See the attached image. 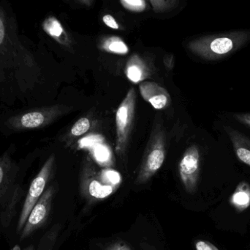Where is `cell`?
<instances>
[{
  "label": "cell",
  "instance_id": "obj_1",
  "mask_svg": "<svg viewBox=\"0 0 250 250\" xmlns=\"http://www.w3.org/2000/svg\"><path fill=\"white\" fill-rule=\"evenodd\" d=\"M41 76L38 59L21 40L13 8L8 1H0V103L32 104Z\"/></svg>",
  "mask_w": 250,
  "mask_h": 250
},
{
  "label": "cell",
  "instance_id": "obj_2",
  "mask_svg": "<svg viewBox=\"0 0 250 250\" xmlns=\"http://www.w3.org/2000/svg\"><path fill=\"white\" fill-rule=\"evenodd\" d=\"M62 106H45L17 110L0 116V132L6 136L43 129L64 113Z\"/></svg>",
  "mask_w": 250,
  "mask_h": 250
},
{
  "label": "cell",
  "instance_id": "obj_3",
  "mask_svg": "<svg viewBox=\"0 0 250 250\" xmlns=\"http://www.w3.org/2000/svg\"><path fill=\"white\" fill-rule=\"evenodd\" d=\"M55 161V156L54 154L50 156L31 183L18 221L16 230L18 233L21 232L31 211L45 192L54 172Z\"/></svg>",
  "mask_w": 250,
  "mask_h": 250
},
{
  "label": "cell",
  "instance_id": "obj_4",
  "mask_svg": "<svg viewBox=\"0 0 250 250\" xmlns=\"http://www.w3.org/2000/svg\"><path fill=\"white\" fill-rule=\"evenodd\" d=\"M166 159L164 135L160 129L153 132L138 175V183H145L161 168Z\"/></svg>",
  "mask_w": 250,
  "mask_h": 250
},
{
  "label": "cell",
  "instance_id": "obj_5",
  "mask_svg": "<svg viewBox=\"0 0 250 250\" xmlns=\"http://www.w3.org/2000/svg\"><path fill=\"white\" fill-rule=\"evenodd\" d=\"M135 105L136 92L134 88H130L126 97L119 107L116 114V151L117 154H123L127 145L135 117Z\"/></svg>",
  "mask_w": 250,
  "mask_h": 250
},
{
  "label": "cell",
  "instance_id": "obj_6",
  "mask_svg": "<svg viewBox=\"0 0 250 250\" xmlns=\"http://www.w3.org/2000/svg\"><path fill=\"white\" fill-rule=\"evenodd\" d=\"M54 194L55 189L54 186H49L48 189H45L26 220L20 233L21 241L28 239L46 223L51 212Z\"/></svg>",
  "mask_w": 250,
  "mask_h": 250
},
{
  "label": "cell",
  "instance_id": "obj_7",
  "mask_svg": "<svg viewBox=\"0 0 250 250\" xmlns=\"http://www.w3.org/2000/svg\"><path fill=\"white\" fill-rule=\"evenodd\" d=\"M199 152L192 146L185 151L180 164L179 175L185 189L189 193H194L198 186L199 177Z\"/></svg>",
  "mask_w": 250,
  "mask_h": 250
},
{
  "label": "cell",
  "instance_id": "obj_8",
  "mask_svg": "<svg viewBox=\"0 0 250 250\" xmlns=\"http://www.w3.org/2000/svg\"><path fill=\"white\" fill-rule=\"evenodd\" d=\"M13 148L10 146L5 152L0 154V200L8 192L19 170L17 163L12 157Z\"/></svg>",
  "mask_w": 250,
  "mask_h": 250
},
{
  "label": "cell",
  "instance_id": "obj_9",
  "mask_svg": "<svg viewBox=\"0 0 250 250\" xmlns=\"http://www.w3.org/2000/svg\"><path fill=\"white\" fill-rule=\"evenodd\" d=\"M139 90L141 96L156 110H161L170 104L171 98L167 91L155 82H141Z\"/></svg>",
  "mask_w": 250,
  "mask_h": 250
},
{
  "label": "cell",
  "instance_id": "obj_10",
  "mask_svg": "<svg viewBox=\"0 0 250 250\" xmlns=\"http://www.w3.org/2000/svg\"><path fill=\"white\" fill-rule=\"evenodd\" d=\"M42 31L60 45H68L70 41L61 22L54 17L48 16L41 24Z\"/></svg>",
  "mask_w": 250,
  "mask_h": 250
},
{
  "label": "cell",
  "instance_id": "obj_11",
  "mask_svg": "<svg viewBox=\"0 0 250 250\" xmlns=\"http://www.w3.org/2000/svg\"><path fill=\"white\" fill-rule=\"evenodd\" d=\"M125 73L129 81L138 83L148 77V68L138 54H134L126 63Z\"/></svg>",
  "mask_w": 250,
  "mask_h": 250
},
{
  "label": "cell",
  "instance_id": "obj_12",
  "mask_svg": "<svg viewBox=\"0 0 250 250\" xmlns=\"http://www.w3.org/2000/svg\"><path fill=\"white\" fill-rule=\"evenodd\" d=\"M232 204L238 211H243L250 205V187L246 182H242L238 186L232 197Z\"/></svg>",
  "mask_w": 250,
  "mask_h": 250
},
{
  "label": "cell",
  "instance_id": "obj_13",
  "mask_svg": "<svg viewBox=\"0 0 250 250\" xmlns=\"http://www.w3.org/2000/svg\"><path fill=\"white\" fill-rule=\"evenodd\" d=\"M101 49L111 54H125L129 52L127 45L119 37L112 36L105 38L101 42Z\"/></svg>",
  "mask_w": 250,
  "mask_h": 250
},
{
  "label": "cell",
  "instance_id": "obj_14",
  "mask_svg": "<svg viewBox=\"0 0 250 250\" xmlns=\"http://www.w3.org/2000/svg\"><path fill=\"white\" fill-rule=\"evenodd\" d=\"M113 186L109 185H103L100 182L93 180L89 185V192L94 198L103 199L107 198L113 193Z\"/></svg>",
  "mask_w": 250,
  "mask_h": 250
},
{
  "label": "cell",
  "instance_id": "obj_15",
  "mask_svg": "<svg viewBox=\"0 0 250 250\" xmlns=\"http://www.w3.org/2000/svg\"><path fill=\"white\" fill-rule=\"evenodd\" d=\"M233 47V41L229 38H219L211 43L209 48L211 51L218 54H224L231 51Z\"/></svg>",
  "mask_w": 250,
  "mask_h": 250
},
{
  "label": "cell",
  "instance_id": "obj_16",
  "mask_svg": "<svg viewBox=\"0 0 250 250\" xmlns=\"http://www.w3.org/2000/svg\"><path fill=\"white\" fill-rule=\"evenodd\" d=\"M90 128V121L86 117L79 119L72 127L70 134L74 136H82L84 135Z\"/></svg>",
  "mask_w": 250,
  "mask_h": 250
},
{
  "label": "cell",
  "instance_id": "obj_17",
  "mask_svg": "<svg viewBox=\"0 0 250 250\" xmlns=\"http://www.w3.org/2000/svg\"><path fill=\"white\" fill-rule=\"evenodd\" d=\"M122 5L129 11L141 13L146 7V2L144 0H121Z\"/></svg>",
  "mask_w": 250,
  "mask_h": 250
},
{
  "label": "cell",
  "instance_id": "obj_18",
  "mask_svg": "<svg viewBox=\"0 0 250 250\" xmlns=\"http://www.w3.org/2000/svg\"><path fill=\"white\" fill-rule=\"evenodd\" d=\"M93 154L97 161L101 164L106 163L111 157V152H110L108 147L105 145H97V147L94 148Z\"/></svg>",
  "mask_w": 250,
  "mask_h": 250
},
{
  "label": "cell",
  "instance_id": "obj_19",
  "mask_svg": "<svg viewBox=\"0 0 250 250\" xmlns=\"http://www.w3.org/2000/svg\"><path fill=\"white\" fill-rule=\"evenodd\" d=\"M102 178L105 182L111 185H118L121 182V176L118 172L112 170H105L103 172Z\"/></svg>",
  "mask_w": 250,
  "mask_h": 250
},
{
  "label": "cell",
  "instance_id": "obj_20",
  "mask_svg": "<svg viewBox=\"0 0 250 250\" xmlns=\"http://www.w3.org/2000/svg\"><path fill=\"white\" fill-rule=\"evenodd\" d=\"M153 9L155 10L157 13L160 12H164L168 10L169 9L172 8L175 1H164V0H151L150 1Z\"/></svg>",
  "mask_w": 250,
  "mask_h": 250
},
{
  "label": "cell",
  "instance_id": "obj_21",
  "mask_svg": "<svg viewBox=\"0 0 250 250\" xmlns=\"http://www.w3.org/2000/svg\"><path fill=\"white\" fill-rule=\"evenodd\" d=\"M236 154H237L238 158L242 162L250 166V150L240 147V148H236Z\"/></svg>",
  "mask_w": 250,
  "mask_h": 250
},
{
  "label": "cell",
  "instance_id": "obj_22",
  "mask_svg": "<svg viewBox=\"0 0 250 250\" xmlns=\"http://www.w3.org/2000/svg\"><path fill=\"white\" fill-rule=\"evenodd\" d=\"M53 238H54L53 233L46 235V236L43 237L42 240L41 241L39 248L36 250H51L50 248H51V244L53 242Z\"/></svg>",
  "mask_w": 250,
  "mask_h": 250
},
{
  "label": "cell",
  "instance_id": "obj_23",
  "mask_svg": "<svg viewBox=\"0 0 250 250\" xmlns=\"http://www.w3.org/2000/svg\"><path fill=\"white\" fill-rule=\"evenodd\" d=\"M103 21H104V23H105L106 26H109L111 29H120V26H119L117 21L114 19V16H111V15H105V16L103 17Z\"/></svg>",
  "mask_w": 250,
  "mask_h": 250
},
{
  "label": "cell",
  "instance_id": "obj_24",
  "mask_svg": "<svg viewBox=\"0 0 250 250\" xmlns=\"http://www.w3.org/2000/svg\"><path fill=\"white\" fill-rule=\"evenodd\" d=\"M196 250H219L214 245L207 241H198L195 244Z\"/></svg>",
  "mask_w": 250,
  "mask_h": 250
},
{
  "label": "cell",
  "instance_id": "obj_25",
  "mask_svg": "<svg viewBox=\"0 0 250 250\" xmlns=\"http://www.w3.org/2000/svg\"><path fill=\"white\" fill-rule=\"evenodd\" d=\"M23 250H36L33 246H29L27 248H24Z\"/></svg>",
  "mask_w": 250,
  "mask_h": 250
},
{
  "label": "cell",
  "instance_id": "obj_26",
  "mask_svg": "<svg viewBox=\"0 0 250 250\" xmlns=\"http://www.w3.org/2000/svg\"><path fill=\"white\" fill-rule=\"evenodd\" d=\"M114 250H127L125 249V248H117V249H115Z\"/></svg>",
  "mask_w": 250,
  "mask_h": 250
}]
</instances>
